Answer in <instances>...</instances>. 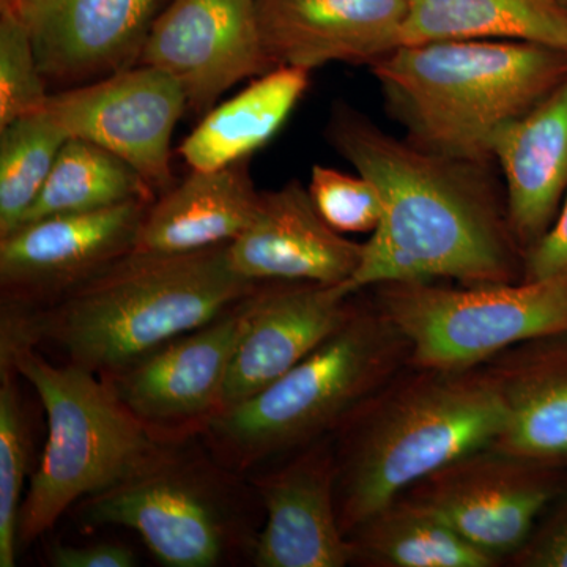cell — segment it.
Returning a JSON list of instances; mask_svg holds the SVG:
<instances>
[{"mask_svg":"<svg viewBox=\"0 0 567 567\" xmlns=\"http://www.w3.org/2000/svg\"><path fill=\"white\" fill-rule=\"evenodd\" d=\"M567 472L484 447L466 454L405 492L496 561L520 550Z\"/></svg>","mask_w":567,"mask_h":567,"instance_id":"obj_9","label":"cell"},{"mask_svg":"<svg viewBox=\"0 0 567 567\" xmlns=\"http://www.w3.org/2000/svg\"><path fill=\"white\" fill-rule=\"evenodd\" d=\"M363 244L336 233L298 181L260 193L252 223L229 244L238 275L254 282H316L346 286L357 274Z\"/></svg>","mask_w":567,"mask_h":567,"instance_id":"obj_17","label":"cell"},{"mask_svg":"<svg viewBox=\"0 0 567 567\" xmlns=\"http://www.w3.org/2000/svg\"><path fill=\"white\" fill-rule=\"evenodd\" d=\"M276 66L369 65L402 47L409 0H256Z\"/></svg>","mask_w":567,"mask_h":567,"instance_id":"obj_18","label":"cell"},{"mask_svg":"<svg viewBox=\"0 0 567 567\" xmlns=\"http://www.w3.org/2000/svg\"><path fill=\"white\" fill-rule=\"evenodd\" d=\"M31 424L22 406L20 374L0 363V567L17 566L22 488L31 462Z\"/></svg>","mask_w":567,"mask_h":567,"instance_id":"obj_27","label":"cell"},{"mask_svg":"<svg viewBox=\"0 0 567 567\" xmlns=\"http://www.w3.org/2000/svg\"><path fill=\"white\" fill-rule=\"evenodd\" d=\"M140 65L171 74L199 117L238 82L276 69L256 0H169L153 22Z\"/></svg>","mask_w":567,"mask_h":567,"instance_id":"obj_12","label":"cell"},{"mask_svg":"<svg viewBox=\"0 0 567 567\" xmlns=\"http://www.w3.org/2000/svg\"><path fill=\"white\" fill-rule=\"evenodd\" d=\"M505 424V404L486 365H406L331 434L344 535L425 477L494 446Z\"/></svg>","mask_w":567,"mask_h":567,"instance_id":"obj_3","label":"cell"},{"mask_svg":"<svg viewBox=\"0 0 567 567\" xmlns=\"http://www.w3.org/2000/svg\"><path fill=\"white\" fill-rule=\"evenodd\" d=\"M328 142L383 200L379 227L347 289L398 281L499 284L524 279L525 254L506 208L475 164L453 162L399 140L349 104H336Z\"/></svg>","mask_w":567,"mask_h":567,"instance_id":"obj_1","label":"cell"},{"mask_svg":"<svg viewBox=\"0 0 567 567\" xmlns=\"http://www.w3.org/2000/svg\"><path fill=\"white\" fill-rule=\"evenodd\" d=\"M509 561L517 567H567V481Z\"/></svg>","mask_w":567,"mask_h":567,"instance_id":"obj_30","label":"cell"},{"mask_svg":"<svg viewBox=\"0 0 567 567\" xmlns=\"http://www.w3.org/2000/svg\"><path fill=\"white\" fill-rule=\"evenodd\" d=\"M186 110L181 84L147 65L51 93L47 103L70 137L114 153L162 194L174 186L173 136Z\"/></svg>","mask_w":567,"mask_h":567,"instance_id":"obj_11","label":"cell"},{"mask_svg":"<svg viewBox=\"0 0 567 567\" xmlns=\"http://www.w3.org/2000/svg\"><path fill=\"white\" fill-rule=\"evenodd\" d=\"M557 2L559 3V7H561V9L567 13V0H557Z\"/></svg>","mask_w":567,"mask_h":567,"instance_id":"obj_34","label":"cell"},{"mask_svg":"<svg viewBox=\"0 0 567 567\" xmlns=\"http://www.w3.org/2000/svg\"><path fill=\"white\" fill-rule=\"evenodd\" d=\"M188 442L141 475L78 503L91 527L133 529L167 567H216L248 554L257 533L241 475L215 457L196 456Z\"/></svg>","mask_w":567,"mask_h":567,"instance_id":"obj_7","label":"cell"},{"mask_svg":"<svg viewBox=\"0 0 567 567\" xmlns=\"http://www.w3.org/2000/svg\"><path fill=\"white\" fill-rule=\"evenodd\" d=\"M259 203L249 159L192 171L148 208L134 251L182 254L233 244L252 223Z\"/></svg>","mask_w":567,"mask_h":567,"instance_id":"obj_21","label":"cell"},{"mask_svg":"<svg viewBox=\"0 0 567 567\" xmlns=\"http://www.w3.org/2000/svg\"><path fill=\"white\" fill-rule=\"evenodd\" d=\"M259 284L234 270L229 244L133 251L47 308L2 306L0 342L51 344L69 363L106 377L218 319Z\"/></svg>","mask_w":567,"mask_h":567,"instance_id":"obj_2","label":"cell"},{"mask_svg":"<svg viewBox=\"0 0 567 567\" xmlns=\"http://www.w3.org/2000/svg\"><path fill=\"white\" fill-rule=\"evenodd\" d=\"M353 295L346 286L260 282L249 295L248 319L230 361L219 413L260 393L308 357L344 322Z\"/></svg>","mask_w":567,"mask_h":567,"instance_id":"obj_16","label":"cell"},{"mask_svg":"<svg viewBox=\"0 0 567 567\" xmlns=\"http://www.w3.org/2000/svg\"><path fill=\"white\" fill-rule=\"evenodd\" d=\"M69 137L47 110L0 128V237L20 227Z\"/></svg>","mask_w":567,"mask_h":567,"instance_id":"obj_26","label":"cell"},{"mask_svg":"<svg viewBox=\"0 0 567 567\" xmlns=\"http://www.w3.org/2000/svg\"><path fill=\"white\" fill-rule=\"evenodd\" d=\"M17 0H0V9H11Z\"/></svg>","mask_w":567,"mask_h":567,"instance_id":"obj_33","label":"cell"},{"mask_svg":"<svg viewBox=\"0 0 567 567\" xmlns=\"http://www.w3.org/2000/svg\"><path fill=\"white\" fill-rule=\"evenodd\" d=\"M249 295L213 322L102 379L144 423L183 436L203 434L221 409L224 383L248 319Z\"/></svg>","mask_w":567,"mask_h":567,"instance_id":"obj_13","label":"cell"},{"mask_svg":"<svg viewBox=\"0 0 567 567\" xmlns=\"http://www.w3.org/2000/svg\"><path fill=\"white\" fill-rule=\"evenodd\" d=\"M54 567H134V550L121 543H96L89 546H71L54 540L48 551Z\"/></svg>","mask_w":567,"mask_h":567,"instance_id":"obj_32","label":"cell"},{"mask_svg":"<svg viewBox=\"0 0 567 567\" xmlns=\"http://www.w3.org/2000/svg\"><path fill=\"white\" fill-rule=\"evenodd\" d=\"M453 40L525 41L567 51V13L557 0H409L402 44Z\"/></svg>","mask_w":567,"mask_h":567,"instance_id":"obj_23","label":"cell"},{"mask_svg":"<svg viewBox=\"0 0 567 567\" xmlns=\"http://www.w3.org/2000/svg\"><path fill=\"white\" fill-rule=\"evenodd\" d=\"M410 349L372 301L353 303L344 322L260 393L208 421L203 435L237 475L333 434L409 365Z\"/></svg>","mask_w":567,"mask_h":567,"instance_id":"obj_6","label":"cell"},{"mask_svg":"<svg viewBox=\"0 0 567 567\" xmlns=\"http://www.w3.org/2000/svg\"><path fill=\"white\" fill-rule=\"evenodd\" d=\"M308 192L316 210L336 233L372 234L382 221V196L364 175L316 164Z\"/></svg>","mask_w":567,"mask_h":567,"instance_id":"obj_29","label":"cell"},{"mask_svg":"<svg viewBox=\"0 0 567 567\" xmlns=\"http://www.w3.org/2000/svg\"><path fill=\"white\" fill-rule=\"evenodd\" d=\"M155 203V200H153ZM152 200L52 215L0 237L2 306L47 308L136 249Z\"/></svg>","mask_w":567,"mask_h":567,"instance_id":"obj_10","label":"cell"},{"mask_svg":"<svg viewBox=\"0 0 567 567\" xmlns=\"http://www.w3.org/2000/svg\"><path fill=\"white\" fill-rule=\"evenodd\" d=\"M48 82L31 37L13 9H0V128L47 110Z\"/></svg>","mask_w":567,"mask_h":567,"instance_id":"obj_28","label":"cell"},{"mask_svg":"<svg viewBox=\"0 0 567 567\" xmlns=\"http://www.w3.org/2000/svg\"><path fill=\"white\" fill-rule=\"evenodd\" d=\"M133 166L93 142L69 137L40 196L22 224L52 215L102 210L132 200H156Z\"/></svg>","mask_w":567,"mask_h":567,"instance_id":"obj_25","label":"cell"},{"mask_svg":"<svg viewBox=\"0 0 567 567\" xmlns=\"http://www.w3.org/2000/svg\"><path fill=\"white\" fill-rule=\"evenodd\" d=\"M309 85L311 71L276 66L208 111L178 153L192 171L223 169L251 158L281 132Z\"/></svg>","mask_w":567,"mask_h":567,"instance_id":"obj_22","label":"cell"},{"mask_svg":"<svg viewBox=\"0 0 567 567\" xmlns=\"http://www.w3.org/2000/svg\"><path fill=\"white\" fill-rule=\"evenodd\" d=\"M284 464L251 476L262 505L251 561L257 567H344L352 547L336 505L333 436L289 454Z\"/></svg>","mask_w":567,"mask_h":567,"instance_id":"obj_15","label":"cell"},{"mask_svg":"<svg viewBox=\"0 0 567 567\" xmlns=\"http://www.w3.org/2000/svg\"><path fill=\"white\" fill-rule=\"evenodd\" d=\"M567 278V193L547 234L525 252L524 279Z\"/></svg>","mask_w":567,"mask_h":567,"instance_id":"obj_31","label":"cell"},{"mask_svg":"<svg viewBox=\"0 0 567 567\" xmlns=\"http://www.w3.org/2000/svg\"><path fill=\"white\" fill-rule=\"evenodd\" d=\"M484 365L506 412L494 446L567 472V330L528 339Z\"/></svg>","mask_w":567,"mask_h":567,"instance_id":"obj_19","label":"cell"},{"mask_svg":"<svg viewBox=\"0 0 567 567\" xmlns=\"http://www.w3.org/2000/svg\"><path fill=\"white\" fill-rule=\"evenodd\" d=\"M506 213L522 251L550 229L567 193V80L495 142Z\"/></svg>","mask_w":567,"mask_h":567,"instance_id":"obj_20","label":"cell"},{"mask_svg":"<svg viewBox=\"0 0 567 567\" xmlns=\"http://www.w3.org/2000/svg\"><path fill=\"white\" fill-rule=\"evenodd\" d=\"M169 0H17L48 84L76 87L140 65Z\"/></svg>","mask_w":567,"mask_h":567,"instance_id":"obj_14","label":"cell"},{"mask_svg":"<svg viewBox=\"0 0 567 567\" xmlns=\"http://www.w3.org/2000/svg\"><path fill=\"white\" fill-rule=\"evenodd\" d=\"M372 289L377 308L404 336L412 368H480L520 342L567 330V278L398 281Z\"/></svg>","mask_w":567,"mask_h":567,"instance_id":"obj_8","label":"cell"},{"mask_svg":"<svg viewBox=\"0 0 567 567\" xmlns=\"http://www.w3.org/2000/svg\"><path fill=\"white\" fill-rule=\"evenodd\" d=\"M0 363L17 369L48 416L47 445L21 506L20 546L54 528L71 506L141 475L193 439L144 423L102 377L55 365L28 342H0Z\"/></svg>","mask_w":567,"mask_h":567,"instance_id":"obj_5","label":"cell"},{"mask_svg":"<svg viewBox=\"0 0 567 567\" xmlns=\"http://www.w3.org/2000/svg\"><path fill=\"white\" fill-rule=\"evenodd\" d=\"M371 70L406 141L483 166L494 159L499 134L567 80V51L525 41H432L402 44Z\"/></svg>","mask_w":567,"mask_h":567,"instance_id":"obj_4","label":"cell"},{"mask_svg":"<svg viewBox=\"0 0 567 567\" xmlns=\"http://www.w3.org/2000/svg\"><path fill=\"white\" fill-rule=\"evenodd\" d=\"M352 565L369 567H495L432 511L399 496L353 529Z\"/></svg>","mask_w":567,"mask_h":567,"instance_id":"obj_24","label":"cell"}]
</instances>
